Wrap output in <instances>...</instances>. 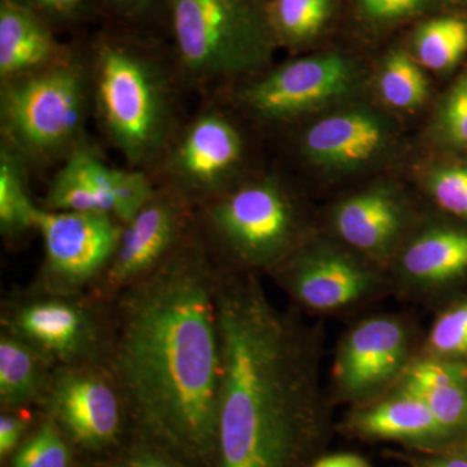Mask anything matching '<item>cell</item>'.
Returning <instances> with one entry per match:
<instances>
[{
    "label": "cell",
    "instance_id": "cell-1",
    "mask_svg": "<svg viewBox=\"0 0 467 467\" xmlns=\"http://www.w3.org/2000/svg\"><path fill=\"white\" fill-rule=\"evenodd\" d=\"M217 285L204 248L192 236L129 285L113 352L119 391L140 425L198 457L218 439Z\"/></svg>",
    "mask_w": 467,
    "mask_h": 467
},
{
    "label": "cell",
    "instance_id": "cell-2",
    "mask_svg": "<svg viewBox=\"0 0 467 467\" xmlns=\"http://www.w3.org/2000/svg\"><path fill=\"white\" fill-rule=\"evenodd\" d=\"M220 467H294L324 420L318 333L276 309L256 279L218 278Z\"/></svg>",
    "mask_w": 467,
    "mask_h": 467
},
{
    "label": "cell",
    "instance_id": "cell-3",
    "mask_svg": "<svg viewBox=\"0 0 467 467\" xmlns=\"http://www.w3.org/2000/svg\"><path fill=\"white\" fill-rule=\"evenodd\" d=\"M92 116L129 167L150 171L182 124L183 81L169 46L153 33L104 23L79 45Z\"/></svg>",
    "mask_w": 467,
    "mask_h": 467
},
{
    "label": "cell",
    "instance_id": "cell-4",
    "mask_svg": "<svg viewBox=\"0 0 467 467\" xmlns=\"http://www.w3.org/2000/svg\"><path fill=\"white\" fill-rule=\"evenodd\" d=\"M162 27L183 85L202 92L263 72L278 45L259 0H165Z\"/></svg>",
    "mask_w": 467,
    "mask_h": 467
},
{
    "label": "cell",
    "instance_id": "cell-5",
    "mask_svg": "<svg viewBox=\"0 0 467 467\" xmlns=\"http://www.w3.org/2000/svg\"><path fill=\"white\" fill-rule=\"evenodd\" d=\"M90 81L79 45L64 60L0 82V137L33 168L61 164L86 137Z\"/></svg>",
    "mask_w": 467,
    "mask_h": 467
},
{
    "label": "cell",
    "instance_id": "cell-6",
    "mask_svg": "<svg viewBox=\"0 0 467 467\" xmlns=\"http://www.w3.org/2000/svg\"><path fill=\"white\" fill-rule=\"evenodd\" d=\"M209 234L235 263L279 270L303 247V218L275 177L242 181L201 205Z\"/></svg>",
    "mask_w": 467,
    "mask_h": 467
},
{
    "label": "cell",
    "instance_id": "cell-7",
    "mask_svg": "<svg viewBox=\"0 0 467 467\" xmlns=\"http://www.w3.org/2000/svg\"><path fill=\"white\" fill-rule=\"evenodd\" d=\"M247 140L232 116L220 107L202 106L183 119L150 171L153 182L169 187L195 205L241 183Z\"/></svg>",
    "mask_w": 467,
    "mask_h": 467
},
{
    "label": "cell",
    "instance_id": "cell-8",
    "mask_svg": "<svg viewBox=\"0 0 467 467\" xmlns=\"http://www.w3.org/2000/svg\"><path fill=\"white\" fill-rule=\"evenodd\" d=\"M358 70L342 54L315 55L288 61L241 86L233 101L254 119L285 124L348 97Z\"/></svg>",
    "mask_w": 467,
    "mask_h": 467
},
{
    "label": "cell",
    "instance_id": "cell-9",
    "mask_svg": "<svg viewBox=\"0 0 467 467\" xmlns=\"http://www.w3.org/2000/svg\"><path fill=\"white\" fill-rule=\"evenodd\" d=\"M417 333L400 315L359 319L337 344L333 365L337 400L361 407L396 386L417 358Z\"/></svg>",
    "mask_w": 467,
    "mask_h": 467
},
{
    "label": "cell",
    "instance_id": "cell-10",
    "mask_svg": "<svg viewBox=\"0 0 467 467\" xmlns=\"http://www.w3.org/2000/svg\"><path fill=\"white\" fill-rule=\"evenodd\" d=\"M377 264L333 243H313L297 250L281 267L288 294L310 312L333 315L377 299L386 279Z\"/></svg>",
    "mask_w": 467,
    "mask_h": 467
},
{
    "label": "cell",
    "instance_id": "cell-11",
    "mask_svg": "<svg viewBox=\"0 0 467 467\" xmlns=\"http://www.w3.org/2000/svg\"><path fill=\"white\" fill-rule=\"evenodd\" d=\"M156 183L142 169L110 167L88 140L70 152L51 178L45 209L97 212L129 223L152 198Z\"/></svg>",
    "mask_w": 467,
    "mask_h": 467
},
{
    "label": "cell",
    "instance_id": "cell-12",
    "mask_svg": "<svg viewBox=\"0 0 467 467\" xmlns=\"http://www.w3.org/2000/svg\"><path fill=\"white\" fill-rule=\"evenodd\" d=\"M119 223L97 212L39 209L36 232L45 245L43 281L48 290L67 294L104 275L121 236Z\"/></svg>",
    "mask_w": 467,
    "mask_h": 467
},
{
    "label": "cell",
    "instance_id": "cell-13",
    "mask_svg": "<svg viewBox=\"0 0 467 467\" xmlns=\"http://www.w3.org/2000/svg\"><path fill=\"white\" fill-rule=\"evenodd\" d=\"M156 192L129 223L106 273L112 288L129 287L158 269L192 238V202L169 187Z\"/></svg>",
    "mask_w": 467,
    "mask_h": 467
},
{
    "label": "cell",
    "instance_id": "cell-14",
    "mask_svg": "<svg viewBox=\"0 0 467 467\" xmlns=\"http://www.w3.org/2000/svg\"><path fill=\"white\" fill-rule=\"evenodd\" d=\"M45 393L51 416L76 444L97 451L115 441L121 401L106 377L88 368H64Z\"/></svg>",
    "mask_w": 467,
    "mask_h": 467
},
{
    "label": "cell",
    "instance_id": "cell-15",
    "mask_svg": "<svg viewBox=\"0 0 467 467\" xmlns=\"http://www.w3.org/2000/svg\"><path fill=\"white\" fill-rule=\"evenodd\" d=\"M392 143L389 122L367 109L340 110L310 125L301 137V150L316 167L358 171L386 155Z\"/></svg>",
    "mask_w": 467,
    "mask_h": 467
},
{
    "label": "cell",
    "instance_id": "cell-16",
    "mask_svg": "<svg viewBox=\"0 0 467 467\" xmlns=\"http://www.w3.org/2000/svg\"><path fill=\"white\" fill-rule=\"evenodd\" d=\"M333 229L350 250L374 264L398 254L407 234V205L389 187L355 193L334 208Z\"/></svg>",
    "mask_w": 467,
    "mask_h": 467
},
{
    "label": "cell",
    "instance_id": "cell-17",
    "mask_svg": "<svg viewBox=\"0 0 467 467\" xmlns=\"http://www.w3.org/2000/svg\"><path fill=\"white\" fill-rule=\"evenodd\" d=\"M12 337L23 340L50 361L75 362L98 342V330L88 309L58 299L33 301L8 319Z\"/></svg>",
    "mask_w": 467,
    "mask_h": 467
},
{
    "label": "cell",
    "instance_id": "cell-18",
    "mask_svg": "<svg viewBox=\"0 0 467 467\" xmlns=\"http://www.w3.org/2000/svg\"><path fill=\"white\" fill-rule=\"evenodd\" d=\"M395 257L401 291L425 299L467 275V230L429 227L405 242Z\"/></svg>",
    "mask_w": 467,
    "mask_h": 467
},
{
    "label": "cell",
    "instance_id": "cell-19",
    "mask_svg": "<svg viewBox=\"0 0 467 467\" xmlns=\"http://www.w3.org/2000/svg\"><path fill=\"white\" fill-rule=\"evenodd\" d=\"M57 33L32 9L15 0H0V82L64 60L73 45L58 41Z\"/></svg>",
    "mask_w": 467,
    "mask_h": 467
},
{
    "label": "cell",
    "instance_id": "cell-20",
    "mask_svg": "<svg viewBox=\"0 0 467 467\" xmlns=\"http://www.w3.org/2000/svg\"><path fill=\"white\" fill-rule=\"evenodd\" d=\"M348 427L368 439L429 444L450 438L427 402L417 393L395 386L382 398L350 414Z\"/></svg>",
    "mask_w": 467,
    "mask_h": 467
},
{
    "label": "cell",
    "instance_id": "cell-21",
    "mask_svg": "<svg viewBox=\"0 0 467 467\" xmlns=\"http://www.w3.org/2000/svg\"><path fill=\"white\" fill-rule=\"evenodd\" d=\"M29 162L5 140H0V232L7 239L36 230L39 207L29 192Z\"/></svg>",
    "mask_w": 467,
    "mask_h": 467
},
{
    "label": "cell",
    "instance_id": "cell-22",
    "mask_svg": "<svg viewBox=\"0 0 467 467\" xmlns=\"http://www.w3.org/2000/svg\"><path fill=\"white\" fill-rule=\"evenodd\" d=\"M47 359L23 340L3 335L0 339V401L17 408L33 401L47 389Z\"/></svg>",
    "mask_w": 467,
    "mask_h": 467
},
{
    "label": "cell",
    "instance_id": "cell-23",
    "mask_svg": "<svg viewBox=\"0 0 467 467\" xmlns=\"http://www.w3.org/2000/svg\"><path fill=\"white\" fill-rule=\"evenodd\" d=\"M335 0H269L266 18L276 43L300 47L317 38L333 16Z\"/></svg>",
    "mask_w": 467,
    "mask_h": 467
},
{
    "label": "cell",
    "instance_id": "cell-24",
    "mask_svg": "<svg viewBox=\"0 0 467 467\" xmlns=\"http://www.w3.org/2000/svg\"><path fill=\"white\" fill-rule=\"evenodd\" d=\"M418 61L432 70H447L467 51V23L459 17L426 21L414 34Z\"/></svg>",
    "mask_w": 467,
    "mask_h": 467
},
{
    "label": "cell",
    "instance_id": "cell-25",
    "mask_svg": "<svg viewBox=\"0 0 467 467\" xmlns=\"http://www.w3.org/2000/svg\"><path fill=\"white\" fill-rule=\"evenodd\" d=\"M378 86L383 100L396 109H416L429 95L425 73L402 50L393 51L386 57Z\"/></svg>",
    "mask_w": 467,
    "mask_h": 467
},
{
    "label": "cell",
    "instance_id": "cell-26",
    "mask_svg": "<svg viewBox=\"0 0 467 467\" xmlns=\"http://www.w3.org/2000/svg\"><path fill=\"white\" fill-rule=\"evenodd\" d=\"M420 355L467 359V296L436 317Z\"/></svg>",
    "mask_w": 467,
    "mask_h": 467
},
{
    "label": "cell",
    "instance_id": "cell-27",
    "mask_svg": "<svg viewBox=\"0 0 467 467\" xmlns=\"http://www.w3.org/2000/svg\"><path fill=\"white\" fill-rule=\"evenodd\" d=\"M45 18L57 32L107 23L97 0H15Z\"/></svg>",
    "mask_w": 467,
    "mask_h": 467
},
{
    "label": "cell",
    "instance_id": "cell-28",
    "mask_svg": "<svg viewBox=\"0 0 467 467\" xmlns=\"http://www.w3.org/2000/svg\"><path fill=\"white\" fill-rule=\"evenodd\" d=\"M70 451L54 422H46L20 448L12 467H69Z\"/></svg>",
    "mask_w": 467,
    "mask_h": 467
},
{
    "label": "cell",
    "instance_id": "cell-29",
    "mask_svg": "<svg viewBox=\"0 0 467 467\" xmlns=\"http://www.w3.org/2000/svg\"><path fill=\"white\" fill-rule=\"evenodd\" d=\"M107 23L153 33L164 23L165 0H97Z\"/></svg>",
    "mask_w": 467,
    "mask_h": 467
},
{
    "label": "cell",
    "instance_id": "cell-30",
    "mask_svg": "<svg viewBox=\"0 0 467 467\" xmlns=\"http://www.w3.org/2000/svg\"><path fill=\"white\" fill-rule=\"evenodd\" d=\"M420 396L448 435L467 429V377Z\"/></svg>",
    "mask_w": 467,
    "mask_h": 467
},
{
    "label": "cell",
    "instance_id": "cell-31",
    "mask_svg": "<svg viewBox=\"0 0 467 467\" xmlns=\"http://www.w3.org/2000/svg\"><path fill=\"white\" fill-rule=\"evenodd\" d=\"M427 186L442 211L467 220V168L438 169L430 175Z\"/></svg>",
    "mask_w": 467,
    "mask_h": 467
},
{
    "label": "cell",
    "instance_id": "cell-32",
    "mask_svg": "<svg viewBox=\"0 0 467 467\" xmlns=\"http://www.w3.org/2000/svg\"><path fill=\"white\" fill-rule=\"evenodd\" d=\"M441 128L448 142L467 146V76L448 94L441 109Z\"/></svg>",
    "mask_w": 467,
    "mask_h": 467
},
{
    "label": "cell",
    "instance_id": "cell-33",
    "mask_svg": "<svg viewBox=\"0 0 467 467\" xmlns=\"http://www.w3.org/2000/svg\"><path fill=\"white\" fill-rule=\"evenodd\" d=\"M359 14L376 24H392L420 14L432 0H355Z\"/></svg>",
    "mask_w": 467,
    "mask_h": 467
},
{
    "label": "cell",
    "instance_id": "cell-34",
    "mask_svg": "<svg viewBox=\"0 0 467 467\" xmlns=\"http://www.w3.org/2000/svg\"><path fill=\"white\" fill-rule=\"evenodd\" d=\"M26 418L16 414H2L0 417V456H7L16 448L26 431Z\"/></svg>",
    "mask_w": 467,
    "mask_h": 467
},
{
    "label": "cell",
    "instance_id": "cell-35",
    "mask_svg": "<svg viewBox=\"0 0 467 467\" xmlns=\"http://www.w3.org/2000/svg\"><path fill=\"white\" fill-rule=\"evenodd\" d=\"M312 467H370L367 461L358 454L337 453L318 460Z\"/></svg>",
    "mask_w": 467,
    "mask_h": 467
},
{
    "label": "cell",
    "instance_id": "cell-36",
    "mask_svg": "<svg viewBox=\"0 0 467 467\" xmlns=\"http://www.w3.org/2000/svg\"><path fill=\"white\" fill-rule=\"evenodd\" d=\"M122 467H181L171 460L153 453H140L131 457Z\"/></svg>",
    "mask_w": 467,
    "mask_h": 467
},
{
    "label": "cell",
    "instance_id": "cell-37",
    "mask_svg": "<svg viewBox=\"0 0 467 467\" xmlns=\"http://www.w3.org/2000/svg\"><path fill=\"white\" fill-rule=\"evenodd\" d=\"M417 467H467L466 456H434L417 461Z\"/></svg>",
    "mask_w": 467,
    "mask_h": 467
},
{
    "label": "cell",
    "instance_id": "cell-38",
    "mask_svg": "<svg viewBox=\"0 0 467 467\" xmlns=\"http://www.w3.org/2000/svg\"><path fill=\"white\" fill-rule=\"evenodd\" d=\"M259 2L261 3V5H265L266 3L269 2V0H259Z\"/></svg>",
    "mask_w": 467,
    "mask_h": 467
},
{
    "label": "cell",
    "instance_id": "cell-39",
    "mask_svg": "<svg viewBox=\"0 0 467 467\" xmlns=\"http://www.w3.org/2000/svg\"><path fill=\"white\" fill-rule=\"evenodd\" d=\"M465 456L467 457V442H466V447H465Z\"/></svg>",
    "mask_w": 467,
    "mask_h": 467
}]
</instances>
